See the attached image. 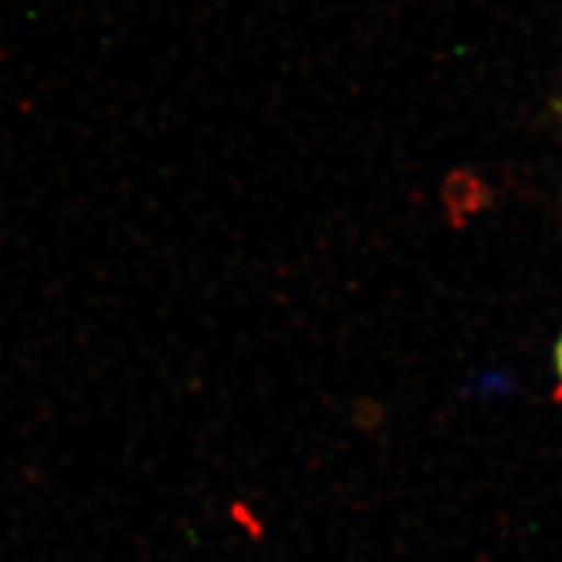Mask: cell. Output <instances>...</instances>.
<instances>
[{"mask_svg": "<svg viewBox=\"0 0 562 562\" xmlns=\"http://www.w3.org/2000/svg\"><path fill=\"white\" fill-rule=\"evenodd\" d=\"M554 375H558L560 389H562V336H560L558 347H554Z\"/></svg>", "mask_w": 562, "mask_h": 562, "instance_id": "cell-1", "label": "cell"}]
</instances>
